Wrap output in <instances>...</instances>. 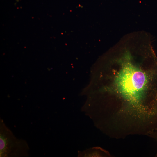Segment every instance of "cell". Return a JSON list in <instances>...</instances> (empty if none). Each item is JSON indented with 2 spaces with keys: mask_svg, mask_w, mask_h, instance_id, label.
<instances>
[{
  "mask_svg": "<svg viewBox=\"0 0 157 157\" xmlns=\"http://www.w3.org/2000/svg\"><path fill=\"white\" fill-rule=\"evenodd\" d=\"M109 64V83L103 90L115 121L130 126L157 121V57L151 44L120 40Z\"/></svg>",
  "mask_w": 157,
  "mask_h": 157,
  "instance_id": "6da1fadb",
  "label": "cell"
},
{
  "mask_svg": "<svg viewBox=\"0 0 157 157\" xmlns=\"http://www.w3.org/2000/svg\"><path fill=\"white\" fill-rule=\"evenodd\" d=\"M29 148L24 140L17 138L5 125L0 121V156H27Z\"/></svg>",
  "mask_w": 157,
  "mask_h": 157,
  "instance_id": "7a4b0ae2",
  "label": "cell"
},
{
  "mask_svg": "<svg viewBox=\"0 0 157 157\" xmlns=\"http://www.w3.org/2000/svg\"><path fill=\"white\" fill-rule=\"evenodd\" d=\"M149 136L154 138L157 142V128ZM156 156H157V153Z\"/></svg>",
  "mask_w": 157,
  "mask_h": 157,
  "instance_id": "3957f363",
  "label": "cell"
}]
</instances>
